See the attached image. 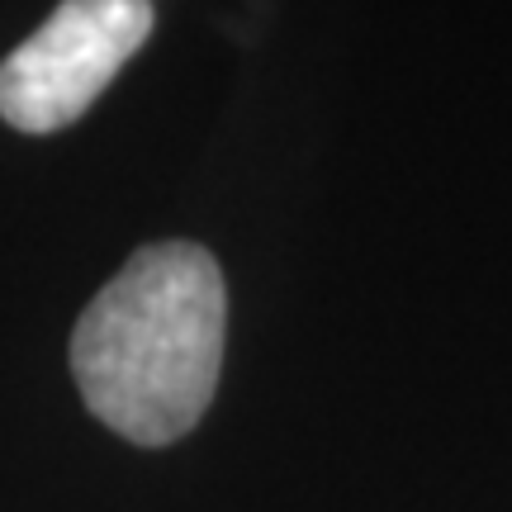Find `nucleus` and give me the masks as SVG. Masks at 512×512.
<instances>
[{
    "instance_id": "f257e3e1",
    "label": "nucleus",
    "mask_w": 512,
    "mask_h": 512,
    "mask_svg": "<svg viewBox=\"0 0 512 512\" xmlns=\"http://www.w3.org/2000/svg\"><path fill=\"white\" fill-rule=\"evenodd\" d=\"M228 290L200 242H152L124 261L72 332V375L95 418L133 446H171L214 403Z\"/></svg>"
},
{
    "instance_id": "f03ea898",
    "label": "nucleus",
    "mask_w": 512,
    "mask_h": 512,
    "mask_svg": "<svg viewBox=\"0 0 512 512\" xmlns=\"http://www.w3.org/2000/svg\"><path fill=\"white\" fill-rule=\"evenodd\" d=\"M152 19V0H62L0 62V119L19 133L76 124L147 43Z\"/></svg>"
}]
</instances>
